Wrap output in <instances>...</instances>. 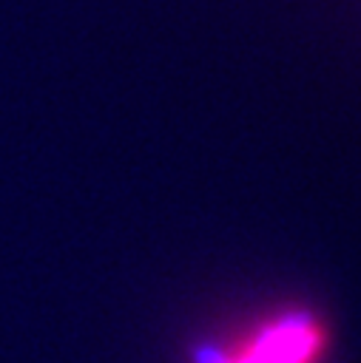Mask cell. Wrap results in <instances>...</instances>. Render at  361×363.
Segmentation results:
<instances>
[{
  "mask_svg": "<svg viewBox=\"0 0 361 363\" xmlns=\"http://www.w3.org/2000/svg\"><path fill=\"white\" fill-rule=\"evenodd\" d=\"M321 352V332L304 315H284L264 323L233 352L210 363H316Z\"/></svg>",
  "mask_w": 361,
  "mask_h": 363,
  "instance_id": "1",
  "label": "cell"
}]
</instances>
